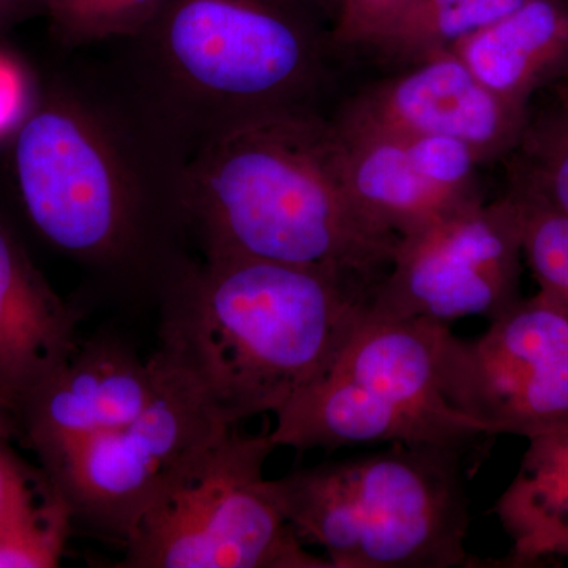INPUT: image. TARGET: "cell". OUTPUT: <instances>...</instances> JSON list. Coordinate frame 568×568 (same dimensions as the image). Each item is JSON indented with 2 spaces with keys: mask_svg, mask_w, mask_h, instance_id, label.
<instances>
[{
  "mask_svg": "<svg viewBox=\"0 0 568 568\" xmlns=\"http://www.w3.org/2000/svg\"><path fill=\"white\" fill-rule=\"evenodd\" d=\"M521 207L507 192L467 204L399 237L394 260L369 301L368 320L503 315L519 295Z\"/></svg>",
  "mask_w": 568,
  "mask_h": 568,
  "instance_id": "cell-9",
  "label": "cell"
},
{
  "mask_svg": "<svg viewBox=\"0 0 568 568\" xmlns=\"http://www.w3.org/2000/svg\"><path fill=\"white\" fill-rule=\"evenodd\" d=\"M73 519L52 491L28 517L0 529V568H52L61 562Z\"/></svg>",
  "mask_w": 568,
  "mask_h": 568,
  "instance_id": "cell-20",
  "label": "cell"
},
{
  "mask_svg": "<svg viewBox=\"0 0 568 568\" xmlns=\"http://www.w3.org/2000/svg\"><path fill=\"white\" fill-rule=\"evenodd\" d=\"M450 51L497 95L529 110L538 93L568 80V0H528Z\"/></svg>",
  "mask_w": 568,
  "mask_h": 568,
  "instance_id": "cell-14",
  "label": "cell"
},
{
  "mask_svg": "<svg viewBox=\"0 0 568 568\" xmlns=\"http://www.w3.org/2000/svg\"><path fill=\"white\" fill-rule=\"evenodd\" d=\"M528 112L488 89L450 51L388 71L353 93L331 119L402 136L454 138L487 164L510 155Z\"/></svg>",
  "mask_w": 568,
  "mask_h": 568,
  "instance_id": "cell-11",
  "label": "cell"
},
{
  "mask_svg": "<svg viewBox=\"0 0 568 568\" xmlns=\"http://www.w3.org/2000/svg\"><path fill=\"white\" fill-rule=\"evenodd\" d=\"M313 10L320 14L321 18H328V21L334 22L336 10H338L339 0H304Z\"/></svg>",
  "mask_w": 568,
  "mask_h": 568,
  "instance_id": "cell-26",
  "label": "cell"
},
{
  "mask_svg": "<svg viewBox=\"0 0 568 568\" xmlns=\"http://www.w3.org/2000/svg\"><path fill=\"white\" fill-rule=\"evenodd\" d=\"M164 0H44V17L63 47L123 40L141 31Z\"/></svg>",
  "mask_w": 568,
  "mask_h": 568,
  "instance_id": "cell-19",
  "label": "cell"
},
{
  "mask_svg": "<svg viewBox=\"0 0 568 568\" xmlns=\"http://www.w3.org/2000/svg\"><path fill=\"white\" fill-rule=\"evenodd\" d=\"M44 14V0H0V33Z\"/></svg>",
  "mask_w": 568,
  "mask_h": 568,
  "instance_id": "cell-25",
  "label": "cell"
},
{
  "mask_svg": "<svg viewBox=\"0 0 568 568\" xmlns=\"http://www.w3.org/2000/svg\"><path fill=\"white\" fill-rule=\"evenodd\" d=\"M115 65L193 153L235 126L321 112L336 62L304 0H164Z\"/></svg>",
  "mask_w": 568,
  "mask_h": 568,
  "instance_id": "cell-4",
  "label": "cell"
},
{
  "mask_svg": "<svg viewBox=\"0 0 568 568\" xmlns=\"http://www.w3.org/2000/svg\"><path fill=\"white\" fill-rule=\"evenodd\" d=\"M372 291L272 261L193 260L160 294L162 364L224 424L278 414L331 369L368 316Z\"/></svg>",
  "mask_w": 568,
  "mask_h": 568,
  "instance_id": "cell-2",
  "label": "cell"
},
{
  "mask_svg": "<svg viewBox=\"0 0 568 568\" xmlns=\"http://www.w3.org/2000/svg\"><path fill=\"white\" fill-rule=\"evenodd\" d=\"M190 159L115 63L48 82L11 134L14 183L40 237L97 286L155 302L193 261Z\"/></svg>",
  "mask_w": 568,
  "mask_h": 568,
  "instance_id": "cell-1",
  "label": "cell"
},
{
  "mask_svg": "<svg viewBox=\"0 0 568 568\" xmlns=\"http://www.w3.org/2000/svg\"><path fill=\"white\" fill-rule=\"evenodd\" d=\"M407 0H339L331 39L338 58H353L376 39Z\"/></svg>",
  "mask_w": 568,
  "mask_h": 568,
  "instance_id": "cell-22",
  "label": "cell"
},
{
  "mask_svg": "<svg viewBox=\"0 0 568 568\" xmlns=\"http://www.w3.org/2000/svg\"><path fill=\"white\" fill-rule=\"evenodd\" d=\"M528 0H407L375 40L361 52L398 67L450 52L467 37L514 13Z\"/></svg>",
  "mask_w": 568,
  "mask_h": 568,
  "instance_id": "cell-17",
  "label": "cell"
},
{
  "mask_svg": "<svg viewBox=\"0 0 568 568\" xmlns=\"http://www.w3.org/2000/svg\"><path fill=\"white\" fill-rule=\"evenodd\" d=\"M510 160V190L568 219V91L528 121Z\"/></svg>",
  "mask_w": 568,
  "mask_h": 568,
  "instance_id": "cell-18",
  "label": "cell"
},
{
  "mask_svg": "<svg viewBox=\"0 0 568 568\" xmlns=\"http://www.w3.org/2000/svg\"><path fill=\"white\" fill-rule=\"evenodd\" d=\"M185 207L203 260L298 265L369 291L399 241L355 203L323 112L260 119L205 144L190 159Z\"/></svg>",
  "mask_w": 568,
  "mask_h": 568,
  "instance_id": "cell-3",
  "label": "cell"
},
{
  "mask_svg": "<svg viewBox=\"0 0 568 568\" xmlns=\"http://www.w3.org/2000/svg\"><path fill=\"white\" fill-rule=\"evenodd\" d=\"M447 324L366 320L327 373L275 414L276 448L439 447L467 454L488 436L440 388Z\"/></svg>",
  "mask_w": 568,
  "mask_h": 568,
  "instance_id": "cell-6",
  "label": "cell"
},
{
  "mask_svg": "<svg viewBox=\"0 0 568 568\" xmlns=\"http://www.w3.org/2000/svg\"><path fill=\"white\" fill-rule=\"evenodd\" d=\"M495 514L511 540L508 566L568 558V425L529 437Z\"/></svg>",
  "mask_w": 568,
  "mask_h": 568,
  "instance_id": "cell-16",
  "label": "cell"
},
{
  "mask_svg": "<svg viewBox=\"0 0 568 568\" xmlns=\"http://www.w3.org/2000/svg\"><path fill=\"white\" fill-rule=\"evenodd\" d=\"M521 207L523 260L538 287L568 312V219L514 190Z\"/></svg>",
  "mask_w": 568,
  "mask_h": 568,
  "instance_id": "cell-21",
  "label": "cell"
},
{
  "mask_svg": "<svg viewBox=\"0 0 568 568\" xmlns=\"http://www.w3.org/2000/svg\"><path fill=\"white\" fill-rule=\"evenodd\" d=\"M14 436L17 428L13 420L9 414L0 410V529L9 528L40 506L36 500L31 476L11 447Z\"/></svg>",
  "mask_w": 568,
  "mask_h": 568,
  "instance_id": "cell-23",
  "label": "cell"
},
{
  "mask_svg": "<svg viewBox=\"0 0 568 568\" xmlns=\"http://www.w3.org/2000/svg\"><path fill=\"white\" fill-rule=\"evenodd\" d=\"M465 454L388 450L302 467L267 480L283 517L332 568L470 567Z\"/></svg>",
  "mask_w": 568,
  "mask_h": 568,
  "instance_id": "cell-5",
  "label": "cell"
},
{
  "mask_svg": "<svg viewBox=\"0 0 568 568\" xmlns=\"http://www.w3.org/2000/svg\"><path fill=\"white\" fill-rule=\"evenodd\" d=\"M478 338L448 331L443 394L488 436L526 439L568 425V312L538 290L489 321Z\"/></svg>",
  "mask_w": 568,
  "mask_h": 568,
  "instance_id": "cell-10",
  "label": "cell"
},
{
  "mask_svg": "<svg viewBox=\"0 0 568 568\" xmlns=\"http://www.w3.org/2000/svg\"><path fill=\"white\" fill-rule=\"evenodd\" d=\"M81 312L52 290L0 220V410L13 416L77 353Z\"/></svg>",
  "mask_w": 568,
  "mask_h": 568,
  "instance_id": "cell-13",
  "label": "cell"
},
{
  "mask_svg": "<svg viewBox=\"0 0 568 568\" xmlns=\"http://www.w3.org/2000/svg\"><path fill=\"white\" fill-rule=\"evenodd\" d=\"M153 358L163 383L140 416L43 465L48 487L67 504L73 525L122 547L175 478L234 428L189 381Z\"/></svg>",
  "mask_w": 568,
  "mask_h": 568,
  "instance_id": "cell-8",
  "label": "cell"
},
{
  "mask_svg": "<svg viewBox=\"0 0 568 568\" xmlns=\"http://www.w3.org/2000/svg\"><path fill=\"white\" fill-rule=\"evenodd\" d=\"M332 123L355 203L372 222L396 237L481 201L458 200L429 181L406 136Z\"/></svg>",
  "mask_w": 568,
  "mask_h": 568,
  "instance_id": "cell-15",
  "label": "cell"
},
{
  "mask_svg": "<svg viewBox=\"0 0 568 568\" xmlns=\"http://www.w3.org/2000/svg\"><path fill=\"white\" fill-rule=\"evenodd\" d=\"M3 51L0 48V138L14 133L36 97L20 63Z\"/></svg>",
  "mask_w": 568,
  "mask_h": 568,
  "instance_id": "cell-24",
  "label": "cell"
},
{
  "mask_svg": "<svg viewBox=\"0 0 568 568\" xmlns=\"http://www.w3.org/2000/svg\"><path fill=\"white\" fill-rule=\"evenodd\" d=\"M163 369L112 336L81 342L71 355L14 410L17 436L41 465L93 437L129 424L159 394Z\"/></svg>",
  "mask_w": 568,
  "mask_h": 568,
  "instance_id": "cell-12",
  "label": "cell"
},
{
  "mask_svg": "<svg viewBox=\"0 0 568 568\" xmlns=\"http://www.w3.org/2000/svg\"><path fill=\"white\" fill-rule=\"evenodd\" d=\"M268 433L231 428L163 493L123 549L125 568H332L306 551L264 477Z\"/></svg>",
  "mask_w": 568,
  "mask_h": 568,
  "instance_id": "cell-7",
  "label": "cell"
}]
</instances>
